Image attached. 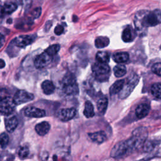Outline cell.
I'll list each match as a JSON object with an SVG mask.
<instances>
[{
    "label": "cell",
    "mask_w": 161,
    "mask_h": 161,
    "mask_svg": "<svg viewBox=\"0 0 161 161\" xmlns=\"http://www.w3.org/2000/svg\"><path fill=\"white\" fill-rule=\"evenodd\" d=\"M17 8V6L13 3H6L3 6V11L4 14H11L13 13Z\"/></svg>",
    "instance_id": "obj_28"
},
{
    "label": "cell",
    "mask_w": 161,
    "mask_h": 161,
    "mask_svg": "<svg viewBox=\"0 0 161 161\" xmlns=\"http://www.w3.org/2000/svg\"><path fill=\"white\" fill-rule=\"evenodd\" d=\"M4 66H5V62L3 59L0 58V69L4 68Z\"/></svg>",
    "instance_id": "obj_37"
},
{
    "label": "cell",
    "mask_w": 161,
    "mask_h": 161,
    "mask_svg": "<svg viewBox=\"0 0 161 161\" xmlns=\"http://www.w3.org/2000/svg\"><path fill=\"white\" fill-rule=\"evenodd\" d=\"M84 116L86 118H92L94 116V107L92 104L87 101L85 103V107H84V112H83Z\"/></svg>",
    "instance_id": "obj_23"
},
{
    "label": "cell",
    "mask_w": 161,
    "mask_h": 161,
    "mask_svg": "<svg viewBox=\"0 0 161 161\" xmlns=\"http://www.w3.org/2000/svg\"><path fill=\"white\" fill-rule=\"evenodd\" d=\"M25 114L30 118H42L45 116V111L38 108L30 106L25 109Z\"/></svg>",
    "instance_id": "obj_12"
},
{
    "label": "cell",
    "mask_w": 161,
    "mask_h": 161,
    "mask_svg": "<svg viewBox=\"0 0 161 161\" xmlns=\"http://www.w3.org/2000/svg\"><path fill=\"white\" fill-rule=\"evenodd\" d=\"M151 93L157 99L161 100V84L154 83L151 86Z\"/></svg>",
    "instance_id": "obj_24"
},
{
    "label": "cell",
    "mask_w": 161,
    "mask_h": 161,
    "mask_svg": "<svg viewBox=\"0 0 161 161\" xmlns=\"http://www.w3.org/2000/svg\"><path fill=\"white\" fill-rule=\"evenodd\" d=\"M60 47L58 44H54L48 47L46 49L45 52L50 55L53 56L58 53V52L60 50Z\"/></svg>",
    "instance_id": "obj_29"
},
{
    "label": "cell",
    "mask_w": 161,
    "mask_h": 161,
    "mask_svg": "<svg viewBox=\"0 0 161 161\" xmlns=\"http://www.w3.org/2000/svg\"><path fill=\"white\" fill-rule=\"evenodd\" d=\"M160 23L161 10L160 9H155L152 11L145 10L138 11L134 18L135 31L140 36L146 35L148 27Z\"/></svg>",
    "instance_id": "obj_1"
},
{
    "label": "cell",
    "mask_w": 161,
    "mask_h": 161,
    "mask_svg": "<svg viewBox=\"0 0 161 161\" xmlns=\"http://www.w3.org/2000/svg\"><path fill=\"white\" fill-rule=\"evenodd\" d=\"M64 31V27L62 25H57L54 30V32L56 35H61Z\"/></svg>",
    "instance_id": "obj_35"
},
{
    "label": "cell",
    "mask_w": 161,
    "mask_h": 161,
    "mask_svg": "<svg viewBox=\"0 0 161 161\" xmlns=\"http://www.w3.org/2000/svg\"><path fill=\"white\" fill-rule=\"evenodd\" d=\"M4 42H5V40H4V36L0 33V48L3 46V45L4 44Z\"/></svg>",
    "instance_id": "obj_36"
},
{
    "label": "cell",
    "mask_w": 161,
    "mask_h": 161,
    "mask_svg": "<svg viewBox=\"0 0 161 161\" xmlns=\"http://www.w3.org/2000/svg\"><path fill=\"white\" fill-rule=\"evenodd\" d=\"M18 120L15 116H12L5 119L6 130L9 133H12L14 131L18 126Z\"/></svg>",
    "instance_id": "obj_16"
},
{
    "label": "cell",
    "mask_w": 161,
    "mask_h": 161,
    "mask_svg": "<svg viewBox=\"0 0 161 161\" xmlns=\"http://www.w3.org/2000/svg\"><path fill=\"white\" fill-rule=\"evenodd\" d=\"M138 81L139 77L136 74H134L131 75H130V76L128 78L127 81L125 82L124 86L119 92V97L121 99H125L128 97L134 89Z\"/></svg>",
    "instance_id": "obj_5"
},
{
    "label": "cell",
    "mask_w": 161,
    "mask_h": 161,
    "mask_svg": "<svg viewBox=\"0 0 161 161\" xmlns=\"http://www.w3.org/2000/svg\"><path fill=\"white\" fill-rule=\"evenodd\" d=\"M113 72L116 77H121L126 73V68L123 65H117L113 69Z\"/></svg>",
    "instance_id": "obj_26"
},
{
    "label": "cell",
    "mask_w": 161,
    "mask_h": 161,
    "mask_svg": "<svg viewBox=\"0 0 161 161\" xmlns=\"http://www.w3.org/2000/svg\"><path fill=\"white\" fill-rule=\"evenodd\" d=\"M91 140L96 143H102L107 139L106 133L103 131L91 133L88 134Z\"/></svg>",
    "instance_id": "obj_15"
},
{
    "label": "cell",
    "mask_w": 161,
    "mask_h": 161,
    "mask_svg": "<svg viewBox=\"0 0 161 161\" xmlns=\"http://www.w3.org/2000/svg\"><path fill=\"white\" fill-rule=\"evenodd\" d=\"M158 144L157 140H146L143 144V150L145 152H150Z\"/></svg>",
    "instance_id": "obj_27"
},
{
    "label": "cell",
    "mask_w": 161,
    "mask_h": 161,
    "mask_svg": "<svg viewBox=\"0 0 161 161\" xmlns=\"http://www.w3.org/2000/svg\"><path fill=\"white\" fill-rule=\"evenodd\" d=\"M109 54L107 52L100 51L96 53V58L99 62L107 64L109 61Z\"/></svg>",
    "instance_id": "obj_25"
},
{
    "label": "cell",
    "mask_w": 161,
    "mask_h": 161,
    "mask_svg": "<svg viewBox=\"0 0 161 161\" xmlns=\"http://www.w3.org/2000/svg\"><path fill=\"white\" fill-rule=\"evenodd\" d=\"M52 57L46 52L38 55L34 61V64L37 69H43L47 67L52 61Z\"/></svg>",
    "instance_id": "obj_9"
},
{
    "label": "cell",
    "mask_w": 161,
    "mask_h": 161,
    "mask_svg": "<svg viewBox=\"0 0 161 161\" xmlns=\"http://www.w3.org/2000/svg\"><path fill=\"white\" fill-rule=\"evenodd\" d=\"M29 152V148L27 146H22L18 151L19 157L21 159H24L28 157Z\"/></svg>",
    "instance_id": "obj_30"
},
{
    "label": "cell",
    "mask_w": 161,
    "mask_h": 161,
    "mask_svg": "<svg viewBox=\"0 0 161 161\" xmlns=\"http://www.w3.org/2000/svg\"><path fill=\"white\" fill-rule=\"evenodd\" d=\"M16 104L11 96L0 100V113L4 115H9L14 110Z\"/></svg>",
    "instance_id": "obj_7"
},
{
    "label": "cell",
    "mask_w": 161,
    "mask_h": 161,
    "mask_svg": "<svg viewBox=\"0 0 161 161\" xmlns=\"http://www.w3.org/2000/svg\"><path fill=\"white\" fill-rule=\"evenodd\" d=\"M4 11H3V6H0V17H1L2 16H3L4 14Z\"/></svg>",
    "instance_id": "obj_38"
},
{
    "label": "cell",
    "mask_w": 161,
    "mask_h": 161,
    "mask_svg": "<svg viewBox=\"0 0 161 161\" xmlns=\"http://www.w3.org/2000/svg\"><path fill=\"white\" fill-rule=\"evenodd\" d=\"M148 136V131L147 128L144 126L139 127L135 129L133 133L132 136L130 138L135 150L140 148L143 145Z\"/></svg>",
    "instance_id": "obj_4"
},
{
    "label": "cell",
    "mask_w": 161,
    "mask_h": 161,
    "mask_svg": "<svg viewBox=\"0 0 161 161\" xmlns=\"http://www.w3.org/2000/svg\"><path fill=\"white\" fill-rule=\"evenodd\" d=\"M134 150L128 140L117 143L112 148L110 155L115 158H119L130 154Z\"/></svg>",
    "instance_id": "obj_2"
},
{
    "label": "cell",
    "mask_w": 161,
    "mask_h": 161,
    "mask_svg": "<svg viewBox=\"0 0 161 161\" xmlns=\"http://www.w3.org/2000/svg\"><path fill=\"white\" fill-rule=\"evenodd\" d=\"M92 70L98 79H102L103 77H106L109 73L110 68L107 64L97 62L92 65Z\"/></svg>",
    "instance_id": "obj_6"
},
{
    "label": "cell",
    "mask_w": 161,
    "mask_h": 161,
    "mask_svg": "<svg viewBox=\"0 0 161 161\" xmlns=\"http://www.w3.org/2000/svg\"><path fill=\"white\" fill-rule=\"evenodd\" d=\"M108 104V101L107 97H103L100 98L97 102V108L98 111L101 114H104L107 109Z\"/></svg>",
    "instance_id": "obj_22"
},
{
    "label": "cell",
    "mask_w": 161,
    "mask_h": 161,
    "mask_svg": "<svg viewBox=\"0 0 161 161\" xmlns=\"http://www.w3.org/2000/svg\"><path fill=\"white\" fill-rule=\"evenodd\" d=\"M76 114V109L74 108H64L59 111L58 113V118L64 121L72 119Z\"/></svg>",
    "instance_id": "obj_10"
},
{
    "label": "cell",
    "mask_w": 161,
    "mask_h": 161,
    "mask_svg": "<svg viewBox=\"0 0 161 161\" xmlns=\"http://www.w3.org/2000/svg\"><path fill=\"white\" fill-rule=\"evenodd\" d=\"M152 71L158 76H161V62L154 64L152 67Z\"/></svg>",
    "instance_id": "obj_32"
},
{
    "label": "cell",
    "mask_w": 161,
    "mask_h": 161,
    "mask_svg": "<svg viewBox=\"0 0 161 161\" xmlns=\"http://www.w3.org/2000/svg\"><path fill=\"white\" fill-rule=\"evenodd\" d=\"M41 13H42V9L41 8L38 7V8H36L33 10L31 14L34 18H38L40 16Z\"/></svg>",
    "instance_id": "obj_34"
},
{
    "label": "cell",
    "mask_w": 161,
    "mask_h": 161,
    "mask_svg": "<svg viewBox=\"0 0 161 161\" xmlns=\"http://www.w3.org/2000/svg\"><path fill=\"white\" fill-rule=\"evenodd\" d=\"M62 90L69 96H75L79 93V87L76 79L72 74L65 75L62 80Z\"/></svg>",
    "instance_id": "obj_3"
},
{
    "label": "cell",
    "mask_w": 161,
    "mask_h": 161,
    "mask_svg": "<svg viewBox=\"0 0 161 161\" xmlns=\"http://www.w3.org/2000/svg\"><path fill=\"white\" fill-rule=\"evenodd\" d=\"M113 59L118 64H122L127 62L129 59V54L125 52H116L113 54Z\"/></svg>",
    "instance_id": "obj_19"
},
{
    "label": "cell",
    "mask_w": 161,
    "mask_h": 161,
    "mask_svg": "<svg viewBox=\"0 0 161 161\" xmlns=\"http://www.w3.org/2000/svg\"><path fill=\"white\" fill-rule=\"evenodd\" d=\"M42 89L44 94H45L47 95H50L54 92L55 86L52 81L46 80L42 82Z\"/></svg>",
    "instance_id": "obj_20"
},
{
    "label": "cell",
    "mask_w": 161,
    "mask_h": 161,
    "mask_svg": "<svg viewBox=\"0 0 161 161\" xmlns=\"http://www.w3.org/2000/svg\"><path fill=\"white\" fill-rule=\"evenodd\" d=\"M34 99L33 94L23 90L18 91L14 95L13 99L16 105H19L29 102Z\"/></svg>",
    "instance_id": "obj_8"
},
{
    "label": "cell",
    "mask_w": 161,
    "mask_h": 161,
    "mask_svg": "<svg viewBox=\"0 0 161 161\" xmlns=\"http://www.w3.org/2000/svg\"><path fill=\"white\" fill-rule=\"evenodd\" d=\"M9 143V136L6 133H3L0 135V146L2 148H5Z\"/></svg>",
    "instance_id": "obj_31"
},
{
    "label": "cell",
    "mask_w": 161,
    "mask_h": 161,
    "mask_svg": "<svg viewBox=\"0 0 161 161\" xmlns=\"http://www.w3.org/2000/svg\"><path fill=\"white\" fill-rule=\"evenodd\" d=\"M135 35L136 31L131 26H128L123 31L121 38L125 42H131L135 39Z\"/></svg>",
    "instance_id": "obj_14"
},
{
    "label": "cell",
    "mask_w": 161,
    "mask_h": 161,
    "mask_svg": "<svg viewBox=\"0 0 161 161\" xmlns=\"http://www.w3.org/2000/svg\"><path fill=\"white\" fill-rule=\"evenodd\" d=\"M125 82V80L121 79L113 83L109 88V94L111 95H114L120 92V91L122 90L124 86Z\"/></svg>",
    "instance_id": "obj_18"
},
{
    "label": "cell",
    "mask_w": 161,
    "mask_h": 161,
    "mask_svg": "<svg viewBox=\"0 0 161 161\" xmlns=\"http://www.w3.org/2000/svg\"><path fill=\"white\" fill-rule=\"evenodd\" d=\"M36 132L40 136H43L46 135L50 129V124L47 121H43L35 126Z\"/></svg>",
    "instance_id": "obj_17"
},
{
    "label": "cell",
    "mask_w": 161,
    "mask_h": 161,
    "mask_svg": "<svg viewBox=\"0 0 161 161\" xmlns=\"http://www.w3.org/2000/svg\"><path fill=\"white\" fill-rule=\"evenodd\" d=\"M150 110V105L147 103H142L138 105L135 109L136 116L138 119H142L148 115Z\"/></svg>",
    "instance_id": "obj_13"
},
{
    "label": "cell",
    "mask_w": 161,
    "mask_h": 161,
    "mask_svg": "<svg viewBox=\"0 0 161 161\" xmlns=\"http://www.w3.org/2000/svg\"><path fill=\"white\" fill-rule=\"evenodd\" d=\"M10 96L9 91L6 89H0V100Z\"/></svg>",
    "instance_id": "obj_33"
},
{
    "label": "cell",
    "mask_w": 161,
    "mask_h": 161,
    "mask_svg": "<svg viewBox=\"0 0 161 161\" xmlns=\"http://www.w3.org/2000/svg\"><path fill=\"white\" fill-rule=\"evenodd\" d=\"M33 42V38L31 35H20L14 40L15 45L19 48H24L30 45Z\"/></svg>",
    "instance_id": "obj_11"
},
{
    "label": "cell",
    "mask_w": 161,
    "mask_h": 161,
    "mask_svg": "<svg viewBox=\"0 0 161 161\" xmlns=\"http://www.w3.org/2000/svg\"><path fill=\"white\" fill-rule=\"evenodd\" d=\"M95 46L97 48H103L107 47L109 43V40L106 36H98L95 40Z\"/></svg>",
    "instance_id": "obj_21"
}]
</instances>
